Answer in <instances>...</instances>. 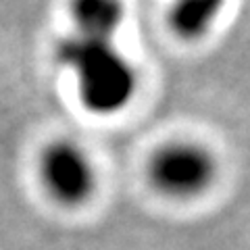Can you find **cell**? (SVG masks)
<instances>
[{
	"label": "cell",
	"mask_w": 250,
	"mask_h": 250,
	"mask_svg": "<svg viewBox=\"0 0 250 250\" xmlns=\"http://www.w3.org/2000/svg\"><path fill=\"white\" fill-rule=\"evenodd\" d=\"M121 23V0H75L73 34L59 46V59L77 77L82 103L98 115L119 113L136 92V73L115 44Z\"/></svg>",
	"instance_id": "obj_1"
},
{
	"label": "cell",
	"mask_w": 250,
	"mask_h": 250,
	"mask_svg": "<svg viewBox=\"0 0 250 250\" xmlns=\"http://www.w3.org/2000/svg\"><path fill=\"white\" fill-rule=\"evenodd\" d=\"M40 173L46 190L62 205L85 202L96 186V173L90 159L71 142H57L46 148Z\"/></svg>",
	"instance_id": "obj_3"
},
{
	"label": "cell",
	"mask_w": 250,
	"mask_h": 250,
	"mask_svg": "<svg viewBox=\"0 0 250 250\" xmlns=\"http://www.w3.org/2000/svg\"><path fill=\"white\" fill-rule=\"evenodd\" d=\"M215 177V161L196 144H169L152 156L150 179L167 196L190 198L205 192Z\"/></svg>",
	"instance_id": "obj_2"
},
{
	"label": "cell",
	"mask_w": 250,
	"mask_h": 250,
	"mask_svg": "<svg viewBox=\"0 0 250 250\" xmlns=\"http://www.w3.org/2000/svg\"><path fill=\"white\" fill-rule=\"evenodd\" d=\"M225 6V0H173L171 27L186 40L205 36L217 21Z\"/></svg>",
	"instance_id": "obj_4"
}]
</instances>
